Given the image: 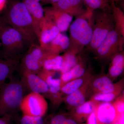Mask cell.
Instances as JSON below:
<instances>
[{
	"mask_svg": "<svg viewBox=\"0 0 124 124\" xmlns=\"http://www.w3.org/2000/svg\"><path fill=\"white\" fill-rule=\"evenodd\" d=\"M86 121L87 124H97L96 117L94 111L90 114Z\"/></svg>",
	"mask_w": 124,
	"mask_h": 124,
	"instance_id": "obj_32",
	"label": "cell"
},
{
	"mask_svg": "<svg viewBox=\"0 0 124 124\" xmlns=\"http://www.w3.org/2000/svg\"><path fill=\"white\" fill-rule=\"evenodd\" d=\"M34 0L36 1H38V2H39L40 1H42V0Z\"/></svg>",
	"mask_w": 124,
	"mask_h": 124,
	"instance_id": "obj_38",
	"label": "cell"
},
{
	"mask_svg": "<svg viewBox=\"0 0 124 124\" xmlns=\"http://www.w3.org/2000/svg\"><path fill=\"white\" fill-rule=\"evenodd\" d=\"M20 58L0 59V87L5 83L6 80L13 76L20 62Z\"/></svg>",
	"mask_w": 124,
	"mask_h": 124,
	"instance_id": "obj_18",
	"label": "cell"
},
{
	"mask_svg": "<svg viewBox=\"0 0 124 124\" xmlns=\"http://www.w3.org/2000/svg\"><path fill=\"white\" fill-rule=\"evenodd\" d=\"M31 15L36 33L39 38L42 21L44 17V8L39 2L34 0H22Z\"/></svg>",
	"mask_w": 124,
	"mask_h": 124,
	"instance_id": "obj_15",
	"label": "cell"
},
{
	"mask_svg": "<svg viewBox=\"0 0 124 124\" xmlns=\"http://www.w3.org/2000/svg\"><path fill=\"white\" fill-rule=\"evenodd\" d=\"M46 124H80L69 114L58 113L46 117Z\"/></svg>",
	"mask_w": 124,
	"mask_h": 124,
	"instance_id": "obj_26",
	"label": "cell"
},
{
	"mask_svg": "<svg viewBox=\"0 0 124 124\" xmlns=\"http://www.w3.org/2000/svg\"><path fill=\"white\" fill-rule=\"evenodd\" d=\"M124 86V78L113 84L112 81L107 75H102L93 78L90 85L91 96L98 93H112Z\"/></svg>",
	"mask_w": 124,
	"mask_h": 124,
	"instance_id": "obj_9",
	"label": "cell"
},
{
	"mask_svg": "<svg viewBox=\"0 0 124 124\" xmlns=\"http://www.w3.org/2000/svg\"><path fill=\"white\" fill-rule=\"evenodd\" d=\"M124 90L120 94L114 101L111 103L116 111L120 116L122 114H124Z\"/></svg>",
	"mask_w": 124,
	"mask_h": 124,
	"instance_id": "obj_30",
	"label": "cell"
},
{
	"mask_svg": "<svg viewBox=\"0 0 124 124\" xmlns=\"http://www.w3.org/2000/svg\"><path fill=\"white\" fill-rule=\"evenodd\" d=\"M94 11L86 9L76 18L69 27V46L68 49L82 53L91 41L93 34Z\"/></svg>",
	"mask_w": 124,
	"mask_h": 124,
	"instance_id": "obj_2",
	"label": "cell"
},
{
	"mask_svg": "<svg viewBox=\"0 0 124 124\" xmlns=\"http://www.w3.org/2000/svg\"><path fill=\"white\" fill-rule=\"evenodd\" d=\"M90 68L84 76L76 79L71 81L61 87L60 91L63 94L69 95L78 89L83 84L93 75L90 73Z\"/></svg>",
	"mask_w": 124,
	"mask_h": 124,
	"instance_id": "obj_24",
	"label": "cell"
},
{
	"mask_svg": "<svg viewBox=\"0 0 124 124\" xmlns=\"http://www.w3.org/2000/svg\"><path fill=\"white\" fill-rule=\"evenodd\" d=\"M124 37L114 28L94 52L95 58L102 62H108L113 55L124 51Z\"/></svg>",
	"mask_w": 124,
	"mask_h": 124,
	"instance_id": "obj_6",
	"label": "cell"
},
{
	"mask_svg": "<svg viewBox=\"0 0 124 124\" xmlns=\"http://www.w3.org/2000/svg\"><path fill=\"white\" fill-rule=\"evenodd\" d=\"M81 53L74 50L68 49L62 55L63 61L59 72L62 74L69 71L77 64Z\"/></svg>",
	"mask_w": 124,
	"mask_h": 124,
	"instance_id": "obj_22",
	"label": "cell"
},
{
	"mask_svg": "<svg viewBox=\"0 0 124 124\" xmlns=\"http://www.w3.org/2000/svg\"><path fill=\"white\" fill-rule=\"evenodd\" d=\"M7 0H0V11L4 9L6 4Z\"/></svg>",
	"mask_w": 124,
	"mask_h": 124,
	"instance_id": "obj_34",
	"label": "cell"
},
{
	"mask_svg": "<svg viewBox=\"0 0 124 124\" xmlns=\"http://www.w3.org/2000/svg\"><path fill=\"white\" fill-rule=\"evenodd\" d=\"M111 11L113 17L115 29L124 37V14L123 11L117 7L115 3L110 4Z\"/></svg>",
	"mask_w": 124,
	"mask_h": 124,
	"instance_id": "obj_25",
	"label": "cell"
},
{
	"mask_svg": "<svg viewBox=\"0 0 124 124\" xmlns=\"http://www.w3.org/2000/svg\"><path fill=\"white\" fill-rule=\"evenodd\" d=\"M1 48L0 55L1 58L21 57L27 51L31 44L19 32L9 25L6 27L0 35Z\"/></svg>",
	"mask_w": 124,
	"mask_h": 124,
	"instance_id": "obj_4",
	"label": "cell"
},
{
	"mask_svg": "<svg viewBox=\"0 0 124 124\" xmlns=\"http://www.w3.org/2000/svg\"><path fill=\"white\" fill-rule=\"evenodd\" d=\"M22 74L20 80L25 88L31 92L42 94L45 97L49 91L48 86L46 82L37 74L26 72Z\"/></svg>",
	"mask_w": 124,
	"mask_h": 124,
	"instance_id": "obj_11",
	"label": "cell"
},
{
	"mask_svg": "<svg viewBox=\"0 0 124 124\" xmlns=\"http://www.w3.org/2000/svg\"><path fill=\"white\" fill-rule=\"evenodd\" d=\"M95 104L93 101H86L79 106L70 109L69 114L79 123L86 120L90 113L94 110Z\"/></svg>",
	"mask_w": 124,
	"mask_h": 124,
	"instance_id": "obj_21",
	"label": "cell"
},
{
	"mask_svg": "<svg viewBox=\"0 0 124 124\" xmlns=\"http://www.w3.org/2000/svg\"></svg>",
	"mask_w": 124,
	"mask_h": 124,
	"instance_id": "obj_40",
	"label": "cell"
},
{
	"mask_svg": "<svg viewBox=\"0 0 124 124\" xmlns=\"http://www.w3.org/2000/svg\"><path fill=\"white\" fill-rule=\"evenodd\" d=\"M1 42L0 41V52L1 49Z\"/></svg>",
	"mask_w": 124,
	"mask_h": 124,
	"instance_id": "obj_37",
	"label": "cell"
},
{
	"mask_svg": "<svg viewBox=\"0 0 124 124\" xmlns=\"http://www.w3.org/2000/svg\"><path fill=\"white\" fill-rule=\"evenodd\" d=\"M69 44V37L60 32L49 43L45 51L50 53L60 54L67 50Z\"/></svg>",
	"mask_w": 124,
	"mask_h": 124,
	"instance_id": "obj_19",
	"label": "cell"
},
{
	"mask_svg": "<svg viewBox=\"0 0 124 124\" xmlns=\"http://www.w3.org/2000/svg\"><path fill=\"white\" fill-rule=\"evenodd\" d=\"M9 25L3 16H0V35L5 28Z\"/></svg>",
	"mask_w": 124,
	"mask_h": 124,
	"instance_id": "obj_33",
	"label": "cell"
},
{
	"mask_svg": "<svg viewBox=\"0 0 124 124\" xmlns=\"http://www.w3.org/2000/svg\"><path fill=\"white\" fill-rule=\"evenodd\" d=\"M93 34L88 49L94 53L102 41L115 28L111 9L101 10L93 16Z\"/></svg>",
	"mask_w": 124,
	"mask_h": 124,
	"instance_id": "obj_5",
	"label": "cell"
},
{
	"mask_svg": "<svg viewBox=\"0 0 124 124\" xmlns=\"http://www.w3.org/2000/svg\"><path fill=\"white\" fill-rule=\"evenodd\" d=\"M48 108V103L44 96L33 92L23 97L19 107L23 115L40 117L44 116Z\"/></svg>",
	"mask_w": 124,
	"mask_h": 124,
	"instance_id": "obj_8",
	"label": "cell"
},
{
	"mask_svg": "<svg viewBox=\"0 0 124 124\" xmlns=\"http://www.w3.org/2000/svg\"><path fill=\"white\" fill-rule=\"evenodd\" d=\"M63 61L62 55L46 52L42 63V69L46 71L59 72Z\"/></svg>",
	"mask_w": 124,
	"mask_h": 124,
	"instance_id": "obj_23",
	"label": "cell"
},
{
	"mask_svg": "<svg viewBox=\"0 0 124 124\" xmlns=\"http://www.w3.org/2000/svg\"><path fill=\"white\" fill-rule=\"evenodd\" d=\"M44 16L57 26L60 32L66 31L72 22L73 17L53 7L44 8Z\"/></svg>",
	"mask_w": 124,
	"mask_h": 124,
	"instance_id": "obj_13",
	"label": "cell"
},
{
	"mask_svg": "<svg viewBox=\"0 0 124 124\" xmlns=\"http://www.w3.org/2000/svg\"><path fill=\"white\" fill-rule=\"evenodd\" d=\"M94 76L92 75L76 91L63 97V101L71 109L80 106L86 101L90 95V85Z\"/></svg>",
	"mask_w": 124,
	"mask_h": 124,
	"instance_id": "obj_12",
	"label": "cell"
},
{
	"mask_svg": "<svg viewBox=\"0 0 124 124\" xmlns=\"http://www.w3.org/2000/svg\"><path fill=\"white\" fill-rule=\"evenodd\" d=\"M118 124V123H116V124Z\"/></svg>",
	"mask_w": 124,
	"mask_h": 124,
	"instance_id": "obj_39",
	"label": "cell"
},
{
	"mask_svg": "<svg viewBox=\"0 0 124 124\" xmlns=\"http://www.w3.org/2000/svg\"><path fill=\"white\" fill-rule=\"evenodd\" d=\"M94 112L97 124H114L117 123L119 116L110 102L94 103Z\"/></svg>",
	"mask_w": 124,
	"mask_h": 124,
	"instance_id": "obj_10",
	"label": "cell"
},
{
	"mask_svg": "<svg viewBox=\"0 0 124 124\" xmlns=\"http://www.w3.org/2000/svg\"><path fill=\"white\" fill-rule=\"evenodd\" d=\"M52 5L54 8L75 18L86 11L83 0H59Z\"/></svg>",
	"mask_w": 124,
	"mask_h": 124,
	"instance_id": "obj_16",
	"label": "cell"
},
{
	"mask_svg": "<svg viewBox=\"0 0 124 124\" xmlns=\"http://www.w3.org/2000/svg\"><path fill=\"white\" fill-rule=\"evenodd\" d=\"M23 115L18 118L17 124H46L45 118Z\"/></svg>",
	"mask_w": 124,
	"mask_h": 124,
	"instance_id": "obj_29",
	"label": "cell"
},
{
	"mask_svg": "<svg viewBox=\"0 0 124 124\" xmlns=\"http://www.w3.org/2000/svg\"><path fill=\"white\" fill-rule=\"evenodd\" d=\"M25 88L21 81L13 76L0 87V114L15 116L19 109Z\"/></svg>",
	"mask_w": 124,
	"mask_h": 124,
	"instance_id": "obj_3",
	"label": "cell"
},
{
	"mask_svg": "<svg viewBox=\"0 0 124 124\" xmlns=\"http://www.w3.org/2000/svg\"><path fill=\"white\" fill-rule=\"evenodd\" d=\"M87 59L81 55L79 60L77 64L69 71L61 74V87L71 81L81 77L84 75L89 68H87Z\"/></svg>",
	"mask_w": 124,
	"mask_h": 124,
	"instance_id": "obj_17",
	"label": "cell"
},
{
	"mask_svg": "<svg viewBox=\"0 0 124 124\" xmlns=\"http://www.w3.org/2000/svg\"><path fill=\"white\" fill-rule=\"evenodd\" d=\"M60 32L55 24L44 16L38 38L40 46L45 50L49 43Z\"/></svg>",
	"mask_w": 124,
	"mask_h": 124,
	"instance_id": "obj_14",
	"label": "cell"
},
{
	"mask_svg": "<svg viewBox=\"0 0 124 124\" xmlns=\"http://www.w3.org/2000/svg\"><path fill=\"white\" fill-rule=\"evenodd\" d=\"M86 10L94 11L96 10H106L110 9L107 0H83Z\"/></svg>",
	"mask_w": 124,
	"mask_h": 124,
	"instance_id": "obj_28",
	"label": "cell"
},
{
	"mask_svg": "<svg viewBox=\"0 0 124 124\" xmlns=\"http://www.w3.org/2000/svg\"><path fill=\"white\" fill-rule=\"evenodd\" d=\"M124 87H122L112 93H98L91 96L90 100L95 103L101 102H111L116 99L124 91Z\"/></svg>",
	"mask_w": 124,
	"mask_h": 124,
	"instance_id": "obj_27",
	"label": "cell"
},
{
	"mask_svg": "<svg viewBox=\"0 0 124 124\" xmlns=\"http://www.w3.org/2000/svg\"><path fill=\"white\" fill-rule=\"evenodd\" d=\"M108 1L110 4L111 3H112V2H114L115 3L116 2H119V1H122L123 0H107Z\"/></svg>",
	"mask_w": 124,
	"mask_h": 124,
	"instance_id": "obj_36",
	"label": "cell"
},
{
	"mask_svg": "<svg viewBox=\"0 0 124 124\" xmlns=\"http://www.w3.org/2000/svg\"><path fill=\"white\" fill-rule=\"evenodd\" d=\"M109 61L110 63L107 75L112 80L118 77L124 72V50L113 55Z\"/></svg>",
	"mask_w": 124,
	"mask_h": 124,
	"instance_id": "obj_20",
	"label": "cell"
},
{
	"mask_svg": "<svg viewBox=\"0 0 124 124\" xmlns=\"http://www.w3.org/2000/svg\"><path fill=\"white\" fill-rule=\"evenodd\" d=\"M3 17L8 24L31 45H39L32 19L22 1L19 0L11 1Z\"/></svg>",
	"mask_w": 124,
	"mask_h": 124,
	"instance_id": "obj_1",
	"label": "cell"
},
{
	"mask_svg": "<svg viewBox=\"0 0 124 124\" xmlns=\"http://www.w3.org/2000/svg\"><path fill=\"white\" fill-rule=\"evenodd\" d=\"M46 51L40 45L32 44L22 58L20 65L21 73L26 72L37 74L42 69Z\"/></svg>",
	"mask_w": 124,
	"mask_h": 124,
	"instance_id": "obj_7",
	"label": "cell"
},
{
	"mask_svg": "<svg viewBox=\"0 0 124 124\" xmlns=\"http://www.w3.org/2000/svg\"><path fill=\"white\" fill-rule=\"evenodd\" d=\"M59 0H42V2L44 4H51L58 2Z\"/></svg>",
	"mask_w": 124,
	"mask_h": 124,
	"instance_id": "obj_35",
	"label": "cell"
},
{
	"mask_svg": "<svg viewBox=\"0 0 124 124\" xmlns=\"http://www.w3.org/2000/svg\"><path fill=\"white\" fill-rule=\"evenodd\" d=\"M13 117L12 116L5 115L0 117V124H11Z\"/></svg>",
	"mask_w": 124,
	"mask_h": 124,
	"instance_id": "obj_31",
	"label": "cell"
}]
</instances>
